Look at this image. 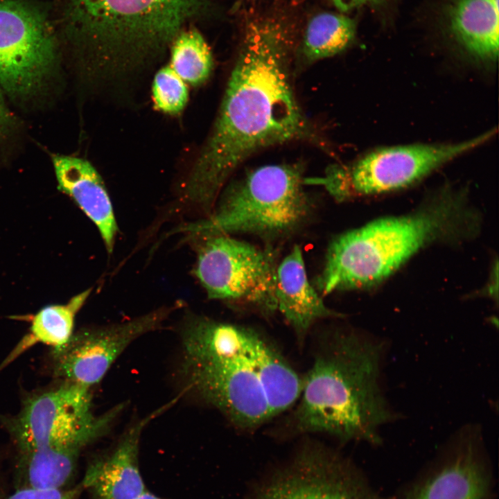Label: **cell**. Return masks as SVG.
Listing matches in <instances>:
<instances>
[{
    "instance_id": "obj_26",
    "label": "cell",
    "mask_w": 499,
    "mask_h": 499,
    "mask_svg": "<svg viewBox=\"0 0 499 499\" xmlns=\"http://www.w3.org/2000/svg\"><path fill=\"white\" fill-rule=\"evenodd\" d=\"M383 0H332L336 8L342 11L349 10L369 3H378Z\"/></svg>"
},
{
    "instance_id": "obj_20",
    "label": "cell",
    "mask_w": 499,
    "mask_h": 499,
    "mask_svg": "<svg viewBox=\"0 0 499 499\" xmlns=\"http://www.w3.org/2000/svg\"><path fill=\"white\" fill-rule=\"evenodd\" d=\"M91 289H87L73 297L65 304L49 305L33 315L28 333L16 345L3 361L7 365L21 353L37 344L50 346L52 349L65 344L73 334L75 317L85 303Z\"/></svg>"
},
{
    "instance_id": "obj_9",
    "label": "cell",
    "mask_w": 499,
    "mask_h": 499,
    "mask_svg": "<svg viewBox=\"0 0 499 499\" xmlns=\"http://www.w3.org/2000/svg\"><path fill=\"white\" fill-rule=\"evenodd\" d=\"M195 274L212 299L277 310L273 253L229 234L200 236Z\"/></svg>"
},
{
    "instance_id": "obj_8",
    "label": "cell",
    "mask_w": 499,
    "mask_h": 499,
    "mask_svg": "<svg viewBox=\"0 0 499 499\" xmlns=\"http://www.w3.org/2000/svg\"><path fill=\"white\" fill-rule=\"evenodd\" d=\"M490 130L451 144H414L381 148L350 166H333L319 183L337 201L404 188L439 167L489 141Z\"/></svg>"
},
{
    "instance_id": "obj_12",
    "label": "cell",
    "mask_w": 499,
    "mask_h": 499,
    "mask_svg": "<svg viewBox=\"0 0 499 499\" xmlns=\"http://www.w3.org/2000/svg\"><path fill=\"white\" fill-rule=\"evenodd\" d=\"M173 310L164 308L125 322L73 333L65 344L51 350L53 376L90 389L130 344L160 327Z\"/></svg>"
},
{
    "instance_id": "obj_22",
    "label": "cell",
    "mask_w": 499,
    "mask_h": 499,
    "mask_svg": "<svg viewBox=\"0 0 499 499\" xmlns=\"http://www.w3.org/2000/svg\"><path fill=\"white\" fill-rule=\"evenodd\" d=\"M170 52L168 64L185 82L199 86L210 76L213 69L211 49L194 27L184 30L177 36Z\"/></svg>"
},
{
    "instance_id": "obj_25",
    "label": "cell",
    "mask_w": 499,
    "mask_h": 499,
    "mask_svg": "<svg viewBox=\"0 0 499 499\" xmlns=\"http://www.w3.org/2000/svg\"><path fill=\"white\" fill-rule=\"evenodd\" d=\"M12 124V115L6 104L0 89V137L9 130Z\"/></svg>"
},
{
    "instance_id": "obj_13",
    "label": "cell",
    "mask_w": 499,
    "mask_h": 499,
    "mask_svg": "<svg viewBox=\"0 0 499 499\" xmlns=\"http://www.w3.org/2000/svg\"><path fill=\"white\" fill-rule=\"evenodd\" d=\"M475 428L462 432L449 459L405 499H484L489 478Z\"/></svg>"
},
{
    "instance_id": "obj_7",
    "label": "cell",
    "mask_w": 499,
    "mask_h": 499,
    "mask_svg": "<svg viewBox=\"0 0 499 499\" xmlns=\"http://www.w3.org/2000/svg\"><path fill=\"white\" fill-rule=\"evenodd\" d=\"M89 389L63 381L54 388L27 397L17 415L1 420L17 452L41 448L82 450L102 436L123 406L96 416L91 411Z\"/></svg>"
},
{
    "instance_id": "obj_2",
    "label": "cell",
    "mask_w": 499,
    "mask_h": 499,
    "mask_svg": "<svg viewBox=\"0 0 499 499\" xmlns=\"http://www.w3.org/2000/svg\"><path fill=\"white\" fill-rule=\"evenodd\" d=\"M384 353L383 342L365 333H331L302 378L299 403L289 419L291 432L379 444L380 427L396 417L382 389Z\"/></svg>"
},
{
    "instance_id": "obj_24",
    "label": "cell",
    "mask_w": 499,
    "mask_h": 499,
    "mask_svg": "<svg viewBox=\"0 0 499 499\" xmlns=\"http://www.w3.org/2000/svg\"><path fill=\"white\" fill-rule=\"evenodd\" d=\"M84 489L82 483L72 489L41 490L19 488L11 494L1 499H78Z\"/></svg>"
},
{
    "instance_id": "obj_19",
    "label": "cell",
    "mask_w": 499,
    "mask_h": 499,
    "mask_svg": "<svg viewBox=\"0 0 499 499\" xmlns=\"http://www.w3.org/2000/svg\"><path fill=\"white\" fill-rule=\"evenodd\" d=\"M81 450L41 448L17 452V489L58 490L71 479Z\"/></svg>"
},
{
    "instance_id": "obj_16",
    "label": "cell",
    "mask_w": 499,
    "mask_h": 499,
    "mask_svg": "<svg viewBox=\"0 0 499 499\" xmlns=\"http://www.w3.org/2000/svg\"><path fill=\"white\" fill-rule=\"evenodd\" d=\"M277 309L302 341L314 323L319 319L340 317L324 303L308 281L303 254L295 245L277 265L276 271Z\"/></svg>"
},
{
    "instance_id": "obj_4",
    "label": "cell",
    "mask_w": 499,
    "mask_h": 499,
    "mask_svg": "<svg viewBox=\"0 0 499 499\" xmlns=\"http://www.w3.org/2000/svg\"><path fill=\"white\" fill-rule=\"evenodd\" d=\"M207 0H64L67 31L102 72H125L161 56L191 28Z\"/></svg>"
},
{
    "instance_id": "obj_6",
    "label": "cell",
    "mask_w": 499,
    "mask_h": 499,
    "mask_svg": "<svg viewBox=\"0 0 499 499\" xmlns=\"http://www.w3.org/2000/svg\"><path fill=\"white\" fill-rule=\"evenodd\" d=\"M298 164L259 167L229 187L215 211L184 230L198 236L250 234L266 238L288 236L310 213Z\"/></svg>"
},
{
    "instance_id": "obj_23",
    "label": "cell",
    "mask_w": 499,
    "mask_h": 499,
    "mask_svg": "<svg viewBox=\"0 0 499 499\" xmlns=\"http://www.w3.org/2000/svg\"><path fill=\"white\" fill-rule=\"evenodd\" d=\"M152 96L157 110L166 114H176L185 107L189 92L186 82L167 64L155 76Z\"/></svg>"
},
{
    "instance_id": "obj_17",
    "label": "cell",
    "mask_w": 499,
    "mask_h": 499,
    "mask_svg": "<svg viewBox=\"0 0 499 499\" xmlns=\"http://www.w3.org/2000/svg\"><path fill=\"white\" fill-rule=\"evenodd\" d=\"M498 0H455L448 11L449 29L456 41L484 61L498 55Z\"/></svg>"
},
{
    "instance_id": "obj_1",
    "label": "cell",
    "mask_w": 499,
    "mask_h": 499,
    "mask_svg": "<svg viewBox=\"0 0 499 499\" xmlns=\"http://www.w3.org/2000/svg\"><path fill=\"white\" fill-rule=\"evenodd\" d=\"M287 33L270 19L246 27L214 126L186 184L189 202L209 211L228 177L261 149L296 141L326 146L295 94Z\"/></svg>"
},
{
    "instance_id": "obj_11",
    "label": "cell",
    "mask_w": 499,
    "mask_h": 499,
    "mask_svg": "<svg viewBox=\"0 0 499 499\" xmlns=\"http://www.w3.org/2000/svg\"><path fill=\"white\" fill-rule=\"evenodd\" d=\"M252 499H380L343 457L308 444Z\"/></svg>"
},
{
    "instance_id": "obj_10",
    "label": "cell",
    "mask_w": 499,
    "mask_h": 499,
    "mask_svg": "<svg viewBox=\"0 0 499 499\" xmlns=\"http://www.w3.org/2000/svg\"><path fill=\"white\" fill-rule=\"evenodd\" d=\"M58 45L44 13L19 0H0V86L17 100L44 91L55 72Z\"/></svg>"
},
{
    "instance_id": "obj_5",
    "label": "cell",
    "mask_w": 499,
    "mask_h": 499,
    "mask_svg": "<svg viewBox=\"0 0 499 499\" xmlns=\"http://www.w3.org/2000/svg\"><path fill=\"white\" fill-rule=\"evenodd\" d=\"M250 331L197 317L187 323L182 333L185 388L245 430L272 418L250 358Z\"/></svg>"
},
{
    "instance_id": "obj_15",
    "label": "cell",
    "mask_w": 499,
    "mask_h": 499,
    "mask_svg": "<svg viewBox=\"0 0 499 499\" xmlns=\"http://www.w3.org/2000/svg\"><path fill=\"white\" fill-rule=\"evenodd\" d=\"M52 162L59 189L69 195L98 228L106 249L112 252L118 227L105 184L88 161L53 155Z\"/></svg>"
},
{
    "instance_id": "obj_21",
    "label": "cell",
    "mask_w": 499,
    "mask_h": 499,
    "mask_svg": "<svg viewBox=\"0 0 499 499\" xmlns=\"http://www.w3.org/2000/svg\"><path fill=\"white\" fill-rule=\"evenodd\" d=\"M356 33L355 22L339 13L324 12L310 19L302 43L306 61L313 62L333 56L347 49Z\"/></svg>"
},
{
    "instance_id": "obj_18",
    "label": "cell",
    "mask_w": 499,
    "mask_h": 499,
    "mask_svg": "<svg viewBox=\"0 0 499 499\" xmlns=\"http://www.w3.org/2000/svg\"><path fill=\"white\" fill-rule=\"evenodd\" d=\"M250 355L271 417L292 407L299 398L302 378L271 342L253 329L250 337Z\"/></svg>"
},
{
    "instance_id": "obj_14",
    "label": "cell",
    "mask_w": 499,
    "mask_h": 499,
    "mask_svg": "<svg viewBox=\"0 0 499 499\" xmlns=\"http://www.w3.org/2000/svg\"><path fill=\"white\" fill-rule=\"evenodd\" d=\"M175 401L136 423L109 455L89 464L82 484L94 499H135L146 491L138 460L141 435L145 427Z\"/></svg>"
},
{
    "instance_id": "obj_27",
    "label": "cell",
    "mask_w": 499,
    "mask_h": 499,
    "mask_svg": "<svg viewBox=\"0 0 499 499\" xmlns=\"http://www.w3.org/2000/svg\"><path fill=\"white\" fill-rule=\"evenodd\" d=\"M135 499H161V498L153 495L151 493L147 492L146 491L145 492H143L141 495H140Z\"/></svg>"
},
{
    "instance_id": "obj_3",
    "label": "cell",
    "mask_w": 499,
    "mask_h": 499,
    "mask_svg": "<svg viewBox=\"0 0 499 499\" xmlns=\"http://www.w3.org/2000/svg\"><path fill=\"white\" fill-rule=\"evenodd\" d=\"M477 222L459 195L443 193L412 213L340 234L328 247L317 290L329 295L374 286L428 245L472 234Z\"/></svg>"
}]
</instances>
